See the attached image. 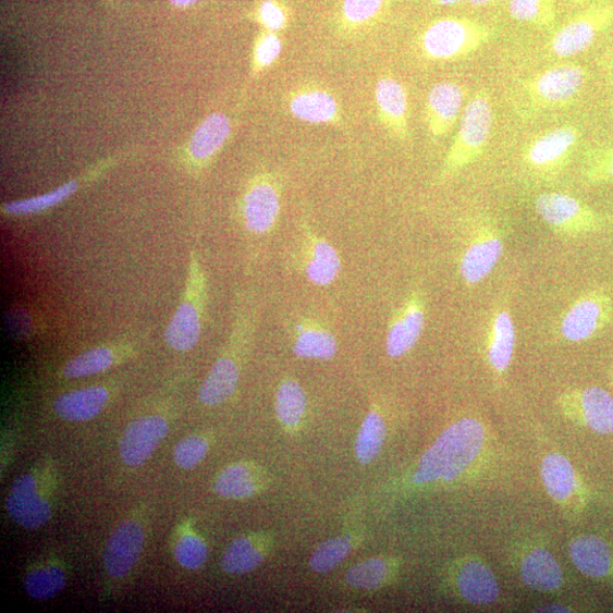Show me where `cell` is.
<instances>
[{"label": "cell", "mask_w": 613, "mask_h": 613, "mask_svg": "<svg viewBox=\"0 0 613 613\" xmlns=\"http://www.w3.org/2000/svg\"><path fill=\"white\" fill-rule=\"evenodd\" d=\"M486 442L481 421L464 418L449 428L424 453L413 481L417 486L455 481L478 457Z\"/></svg>", "instance_id": "cell-1"}, {"label": "cell", "mask_w": 613, "mask_h": 613, "mask_svg": "<svg viewBox=\"0 0 613 613\" xmlns=\"http://www.w3.org/2000/svg\"><path fill=\"white\" fill-rule=\"evenodd\" d=\"M494 123L491 95L478 90L466 103L459 128L444 157L439 182L444 183L481 158L488 147Z\"/></svg>", "instance_id": "cell-2"}, {"label": "cell", "mask_w": 613, "mask_h": 613, "mask_svg": "<svg viewBox=\"0 0 613 613\" xmlns=\"http://www.w3.org/2000/svg\"><path fill=\"white\" fill-rule=\"evenodd\" d=\"M58 474L54 465L42 462L21 475L7 499L11 519L22 528L45 526L54 514Z\"/></svg>", "instance_id": "cell-3"}, {"label": "cell", "mask_w": 613, "mask_h": 613, "mask_svg": "<svg viewBox=\"0 0 613 613\" xmlns=\"http://www.w3.org/2000/svg\"><path fill=\"white\" fill-rule=\"evenodd\" d=\"M495 36L492 26L467 17H444L428 26L420 38L426 59L452 62L471 57Z\"/></svg>", "instance_id": "cell-4"}, {"label": "cell", "mask_w": 613, "mask_h": 613, "mask_svg": "<svg viewBox=\"0 0 613 613\" xmlns=\"http://www.w3.org/2000/svg\"><path fill=\"white\" fill-rule=\"evenodd\" d=\"M207 297V278L198 254L193 253L182 301L165 332L167 342L173 351L189 352L199 342Z\"/></svg>", "instance_id": "cell-5"}, {"label": "cell", "mask_w": 613, "mask_h": 613, "mask_svg": "<svg viewBox=\"0 0 613 613\" xmlns=\"http://www.w3.org/2000/svg\"><path fill=\"white\" fill-rule=\"evenodd\" d=\"M588 78L579 64H560L550 68L522 84L527 109L531 112L563 109L581 91Z\"/></svg>", "instance_id": "cell-6"}, {"label": "cell", "mask_w": 613, "mask_h": 613, "mask_svg": "<svg viewBox=\"0 0 613 613\" xmlns=\"http://www.w3.org/2000/svg\"><path fill=\"white\" fill-rule=\"evenodd\" d=\"M540 219L556 234L578 236L601 230L603 218L590 206L562 193H545L536 200Z\"/></svg>", "instance_id": "cell-7"}, {"label": "cell", "mask_w": 613, "mask_h": 613, "mask_svg": "<svg viewBox=\"0 0 613 613\" xmlns=\"http://www.w3.org/2000/svg\"><path fill=\"white\" fill-rule=\"evenodd\" d=\"M238 214L246 231L254 235L272 232L281 214V188L270 173L255 176L238 204Z\"/></svg>", "instance_id": "cell-8"}, {"label": "cell", "mask_w": 613, "mask_h": 613, "mask_svg": "<svg viewBox=\"0 0 613 613\" xmlns=\"http://www.w3.org/2000/svg\"><path fill=\"white\" fill-rule=\"evenodd\" d=\"M613 22V7L596 5L574 16L551 38L549 50L557 59H569L588 50Z\"/></svg>", "instance_id": "cell-9"}, {"label": "cell", "mask_w": 613, "mask_h": 613, "mask_svg": "<svg viewBox=\"0 0 613 613\" xmlns=\"http://www.w3.org/2000/svg\"><path fill=\"white\" fill-rule=\"evenodd\" d=\"M612 319V299L602 291H591L568 308L560 324V332L566 341L579 343L594 338Z\"/></svg>", "instance_id": "cell-10"}, {"label": "cell", "mask_w": 613, "mask_h": 613, "mask_svg": "<svg viewBox=\"0 0 613 613\" xmlns=\"http://www.w3.org/2000/svg\"><path fill=\"white\" fill-rule=\"evenodd\" d=\"M579 140L574 125L552 128L531 140L523 152L526 167L538 174H553L569 162Z\"/></svg>", "instance_id": "cell-11"}, {"label": "cell", "mask_w": 613, "mask_h": 613, "mask_svg": "<svg viewBox=\"0 0 613 613\" xmlns=\"http://www.w3.org/2000/svg\"><path fill=\"white\" fill-rule=\"evenodd\" d=\"M146 543L142 519L128 518L112 532L103 553L106 573L113 579L125 577L139 562Z\"/></svg>", "instance_id": "cell-12"}, {"label": "cell", "mask_w": 613, "mask_h": 613, "mask_svg": "<svg viewBox=\"0 0 613 613\" xmlns=\"http://www.w3.org/2000/svg\"><path fill=\"white\" fill-rule=\"evenodd\" d=\"M169 422L161 415H145L133 419L120 441L122 462L128 467L146 464L169 433Z\"/></svg>", "instance_id": "cell-13"}, {"label": "cell", "mask_w": 613, "mask_h": 613, "mask_svg": "<svg viewBox=\"0 0 613 613\" xmlns=\"http://www.w3.org/2000/svg\"><path fill=\"white\" fill-rule=\"evenodd\" d=\"M425 324V298L421 291L415 290L391 319L385 342L388 356L400 358L408 354L419 341Z\"/></svg>", "instance_id": "cell-14"}, {"label": "cell", "mask_w": 613, "mask_h": 613, "mask_svg": "<svg viewBox=\"0 0 613 613\" xmlns=\"http://www.w3.org/2000/svg\"><path fill=\"white\" fill-rule=\"evenodd\" d=\"M466 88L455 82L433 86L426 100L425 122L434 139L449 135L465 109Z\"/></svg>", "instance_id": "cell-15"}, {"label": "cell", "mask_w": 613, "mask_h": 613, "mask_svg": "<svg viewBox=\"0 0 613 613\" xmlns=\"http://www.w3.org/2000/svg\"><path fill=\"white\" fill-rule=\"evenodd\" d=\"M379 119L390 135L399 142H408L409 100L406 88L392 76H383L376 88Z\"/></svg>", "instance_id": "cell-16"}, {"label": "cell", "mask_w": 613, "mask_h": 613, "mask_svg": "<svg viewBox=\"0 0 613 613\" xmlns=\"http://www.w3.org/2000/svg\"><path fill=\"white\" fill-rule=\"evenodd\" d=\"M564 408L599 433H613V396L602 388L592 387L567 393Z\"/></svg>", "instance_id": "cell-17"}, {"label": "cell", "mask_w": 613, "mask_h": 613, "mask_svg": "<svg viewBox=\"0 0 613 613\" xmlns=\"http://www.w3.org/2000/svg\"><path fill=\"white\" fill-rule=\"evenodd\" d=\"M503 253L499 233L491 226L479 229L466 248L459 263V272L468 285L485 281L494 270Z\"/></svg>", "instance_id": "cell-18"}, {"label": "cell", "mask_w": 613, "mask_h": 613, "mask_svg": "<svg viewBox=\"0 0 613 613\" xmlns=\"http://www.w3.org/2000/svg\"><path fill=\"white\" fill-rule=\"evenodd\" d=\"M231 122L223 113L208 115L195 130L185 147L186 162L195 170L207 168L225 146Z\"/></svg>", "instance_id": "cell-19"}, {"label": "cell", "mask_w": 613, "mask_h": 613, "mask_svg": "<svg viewBox=\"0 0 613 613\" xmlns=\"http://www.w3.org/2000/svg\"><path fill=\"white\" fill-rule=\"evenodd\" d=\"M290 114L310 124H340L342 122L336 98L326 89L305 87L293 91L287 101Z\"/></svg>", "instance_id": "cell-20"}, {"label": "cell", "mask_w": 613, "mask_h": 613, "mask_svg": "<svg viewBox=\"0 0 613 613\" xmlns=\"http://www.w3.org/2000/svg\"><path fill=\"white\" fill-rule=\"evenodd\" d=\"M304 273L316 286H329L339 278L342 270L340 255L327 238L311 232L307 233Z\"/></svg>", "instance_id": "cell-21"}, {"label": "cell", "mask_w": 613, "mask_h": 613, "mask_svg": "<svg viewBox=\"0 0 613 613\" xmlns=\"http://www.w3.org/2000/svg\"><path fill=\"white\" fill-rule=\"evenodd\" d=\"M111 393L108 388L93 385L60 395L54 412L68 421H87L97 417L109 405Z\"/></svg>", "instance_id": "cell-22"}, {"label": "cell", "mask_w": 613, "mask_h": 613, "mask_svg": "<svg viewBox=\"0 0 613 613\" xmlns=\"http://www.w3.org/2000/svg\"><path fill=\"white\" fill-rule=\"evenodd\" d=\"M292 351L299 358L330 360L338 353L334 333L314 319L304 318L293 330Z\"/></svg>", "instance_id": "cell-23"}, {"label": "cell", "mask_w": 613, "mask_h": 613, "mask_svg": "<svg viewBox=\"0 0 613 613\" xmlns=\"http://www.w3.org/2000/svg\"><path fill=\"white\" fill-rule=\"evenodd\" d=\"M133 353L132 346L98 345L65 364L62 377L68 380L89 378L100 375L122 363Z\"/></svg>", "instance_id": "cell-24"}, {"label": "cell", "mask_w": 613, "mask_h": 613, "mask_svg": "<svg viewBox=\"0 0 613 613\" xmlns=\"http://www.w3.org/2000/svg\"><path fill=\"white\" fill-rule=\"evenodd\" d=\"M457 588L471 604L487 605L499 597V584L492 571L478 560H468L458 569Z\"/></svg>", "instance_id": "cell-25"}, {"label": "cell", "mask_w": 613, "mask_h": 613, "mask_svg": "<svg viewBox=\"0 0 613 613\" xmlns=\"http://www.w3.org/2000/svg\"><path fill=\"white\" fill-rule=\"evenodd\" d=\"M516 345V329L510 309L498 310L491 321L488 335V359L491 367L502 375L510 368Z\"/></svg>", "instance_id": "cell-26"}, {"label": "cell", "mask_w": 613, "mask_h": 613, "mask_svg": "<svg viewBox=\"0 0 613 613\" xmlns=\"http://www.w3.org/2000/svg\"><path fill=\"white\" fill-rule=\"evenodd\" d=\"M520 576L529 589L551 593L563 585V571L554 556L543 549L530 551L523 560Z\"/></svg>", "instance_id": "cell-27"}, {"label": "cell", "mask_w": 613, "mask_h": 613, "mask_svg": "<svg viewBox=\"0 0 613 613\" xmlns=\"http://www.w3.org/2000/svg\"><path fill=\"white\" fill-rule=\"evenodd\" d=\"M575 567L585 576L603 578L612 568V554L609 545L597 537H580L569 547Z\"/></svg>", "instance_id": "cell-28"}, {"label": "cell", "mask_w": 613, "mask_h": 613, "mask_svg": "<svg viewBox=\"0 0 613 613\" xmlns=\"http://www.w3.org/2000/svg\"><path fill=\"white\" fill-rule=\"evenodd\" d=\"M261 488L259 470L245 463L233 464L218 476L214 490L225 499L245 500L256 495Z\"/></svg>", "instance_id": "cell-29"}, {"label": "cell", "mask_w": 613, "mask_h": 613, "mask_svg": "<svg viewBox=\"0 0 613 613\" xmlns=\"http://www.w3.org/2000/svg\"><path fill=\"white\" fill-rule=\"evenodd\" d=\"M266 543L259 536L240 537L225 550L221 567L231 575H244L255 571L266 556Z\"/></svg>", "instance_id": "cell-30"}, {"label": "cell", "mask_w": 613, "mask_h": 613, "mask_svg": "<svg viewBox=\"0 0 613 613\" xmlns=\"http://www.w3.org/2000/svg\"><path fill=\"white\" fill-rule=\"evenodd\" d=\"M66 573L61 564L46 562L35 565L23 579L24 590L35 600H49L63 591Z\"/></svg>", "instance_id": "cell-31"}, {"label": "cell", "mask_w": 613, "mask_h": 613, "mask_svg": "<svg viewBox=\"0 0 613 613\" xmlns=\"http://www.w3.org/2000/svg\"><path fill=\"white\" fill-rule=\"evenodd\" d=\"M240 368L217 360L199 390L200 402L209 407L224 404L236 390Z\"/></svg>", "instance_id": "cell-32"}, {"label": "cell", "mask_w": 613, "mask_h": 613, "mask_svg": "<svg viewBox=\"0 0 613 613\" xmlns=\"http://www.w3.org/2000/svg\"><path fill=\"white\" fill-rule=\"evenodd\" d=\"M82 179L71 180L58 186L57 189L40 196L4 204L2 207L3 214L9 217H29L39 214V212L54 208L68 200L77 193L79 188H82Z\"/></svg>", "instance_id": "cell-33"}, {"label": "cell", "mask_w": 613, "mask_h": 613, "mask_svg": "<svg viewBox=\"0 0 613 613\" xmlns=\"http://www.w3.org/2000/svg\"><path fill=\"white\" fill-rule=\"evenodd\" d=\"M542 478L550 496L556 501H566L574 493L577 479L574 467L564 456L553 453L542 464Z\"/></svg>", "instance_id": "cell-34"}, {"label": "cell", "mask_w": 613, "mask_h": 613, "mask_svg": "<svg viewBox=\"0 0 613 613\" xmlns=\"http://www.w3.org/2000/svg\"><path fill=\"white\" fill-rule=\"evenodd\" d=\"M275 409L286 428H297L307 410V397L298 382L285 380L281 383L275 396Z\"/></svg>", "instance_id": "cell-35"}, {"label": "cell", "mask_w": 613, "mask_h": 613, "mask_svg": "<svg viewBox=\"0 0 613 613\" xmlns=\"http://www.w3.org/2000/svg\"><path fill=\"white\" fill-rule=\"evenodd\" d=\"M387 437L385 422L378 412H370L360 428L356 441L357 459L368 465L375 462L383 448Z\"/></svg>", "instance_id": "cell-36"}, {"label": "cell", "mask_w": 613, "mask_h": 613, "mask_svg": "<svg viewBox=\"0 0 613 613\" xmlns=\"http://www.w3.org/2000/svg\"><path fill=\"white\" fill-rule=\"evenodd\" d=\"M173 552L177 564L189 571L200 569L208 557L206 542L186 523L177 528Z\"/></svg>", "instance_id": "cell-37"}, {"label": "cell", "mask_w": 613, "mask_h": 613, "mask_svg": "<svg viewBox=\"0 0 613 613\" xmlns=\"http://www.w3.org/2000/svg\"><path fill=\"white\" fill-rule=\"evenodd\" d=\"M511 16L541 30H550L556 22L554 0H511Z\"/></svg>", "instance_id": "cell-38"}, {"label": "cell", "mask_w": 613, "mask_h": 613, "mask_svg": "<svg viewBox=\"0 0 613 613\" xmlns=\"http://www.w3.org/2000/svg\"><path fill=\"white\" fill-rule=\"evenodd\" d=\"M390 572L387 560L372 557L350 569L346 574V583L355 589L376 591L387 584Z\"/></svg>", "instance_id": "cell-39"}, {"label": "cell", "mask_w": 613, "mask_h": 613, "mask_svg": "<svg viewBox=\"0 0 613 613\" xmlns=\"http://www.w3.org/2000/svg\"><path fill=\"white\" fill-rule=\"evenodd\" d=\"M581 173L589 184L613 183V147L594 146L586 149Z\"/></svg>", "instance_id": "cell-40"}, {"label": "cell", "mask_w": 613, "mask_h": 613, "mask_svg": "<svg viewBox=\"0 0 613 613\" xmlns=\"http://www.w3.org/2000/svg\"><path fill=\"white\" fill-rule=\"evenodd\" d=\"M348 538H334L319 545L309 560L310 568L318 574H326L336 568L352 550Z\"/></svg>", "instance_id": "cell-41"}, {"label": "cell", "mask_w": 613, "mask_h": 613, "mask_svg": "<svg viewBox=\"0 0 613 613\" xmlns=\"http://www.w3.org/2000/svg\"><path fill=\"white\" fill-rule=\"evenodd\" d=\"M282 48V39L277 33H261L254 44L250 79L269 70L280 58Z\"/></svg>", "instance_id": "cell-42"}, {"label": "cell", "mask_w": 613, "mask_h": 613, "mask_svg": "<svg viewBox=\"0 0 613 613\" xmlns=\"http://www.w3.org/2000/svg\"><path fill=\"white\" fill-rule=\"evenodd\" d=\"M209 450L205 438L193 436L180 441L174 449V462L182 469L197 467L207 456Z\"/></svg>", "instance_id": "cell-43"}, {"label": "cell", "mask_w": 613, "mask_h": 613, "mask_svg": "<svg viewBox=\"0 0 613 613\" xmlns=\"http://www.w3.org/2000/svg\"><path fill=\"white\" fill-rule=\"evenodd\" d=\"M255 19L265 32L278 34L287 28V11L278 0H263L255 12Z\"/></svg>", "instance_id": "cell-44"}, {"label": "cell", "mask_w": 613, "mask_h": 613, "mask_svg": "<svg viewBox=\"0 0 613 613\" xmlns=\"http://www.w3.org/2000/svg\"><path fill=\"white\" fill-rule=\"evenodd\" d=\"M384 0H343V14L354 24L375 17L382 9Z\"/></svg>", "instance_id": "cell-45"}, {"label": "cell", "mask_w": 613, "mask_h": 613, "mask_svg": "<svg viewBox=\"0 0 613 613\" xmlns=\"http://www.w3.org/2000/svg\"><path fill=\"white\" fill-rule=\"evenodd\" d=\"M9 331L17 338H24L33 333V317L28 310L13 309L7 316Z\"/></svg>", "instance_id": "cell-46"}, {"label": "cell", "mask_w": 613, "mask_h": 613, "mask_svg": "<svg viewBox=\"0 0 613 613\" xmlns=\"http://www.w3.org/2000/svg\"><path fill=\"white\" fill-rule=\"evenodd\" d=\"M537 611L555 613V612H569L571 610H568L566 606L562 604H547L538 608Z\"/></svg>", "instance_id": "cell-47"}, {"label": "cell", "mask_w": 613, "mask_h": 613, "mask_svg": "<svg viewBox=\"0 0 613 613\" xmlns=\"http://www.w3.org/2000/svg\"><path fill=\"white\" fill-rule=\"evenodd\" d=\"M170 2L177 9H188L199 3L200 0H170Z\"/></svg>", "instance_id": "cell-48"}, {"label": "cell", "mask_w": 613, "mask_h": 613, "mask_svg": "<svg viewBox=\"0 0 613 613\" xmlns=\"http://www.w3.org/2000/svg\"><path fill=\"white\" fill-rule=\"evenodd\" d=\"M467 2L476 8H485L498 3L500 0H467Z\"/></svg>", "instance_id": "cell-49"}, {"label": "cell", "mask_w": 613, "mask_h": 613, "mask_svg": "<svg viewBox=\"0 0 613 613\" xmlns=\"http://www.w3.org/2000/svg\"><path fill=\"white\" fill-rule=\"evenodd\" d=\"M434 2L442 7H452L459 4L463 0H434Z\"/></svg>", "instance_id": "cell-50"}, {"label": "cell", "mask_w": 613, "mask_h": 613, "mask_svg": "<svg viewBox=\"0 0 613 613\" xmlns=\"http://www.w3.org/2000/svg\"><path fill=\"white\" fill-rule=\"evenodd\" d=\"M606 62H608V64H606V66H608V70H606V71H608V75H609V78H610V83H611V85H612V87H613V56H612L609 60H606Z\"/></svg>", "instance_id": "cell-51"}, {"label": "cell", "mask_w": 613, "mask_h": 613, "mask_svg": "<svg viewBox=\"0 0 613 613\" xmlns=\"http://www.w3.org/2000/svg\"><path fill=\"white\" fill-rule=\"evenodd\" d=\"M588 2H589V0H572V3L575 7H579V5H583V4L588 3Z\"/></svg>", "instance_id": "cell-52"}]
</instances>
